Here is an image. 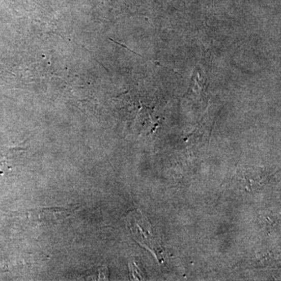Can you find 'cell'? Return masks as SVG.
Returning <instances> with one entry per match:
<instances>
[{
    "mask_svg": "<svg viewBox=\"0 0 281 281\" xmlns=\"http://www.w3.org/2000/svg\"><path fill=\"white\" fill-rule=\"evenodd\" d=\"M74 209L75 208L72 207L38 208L27 209L21 213V216L32 224H58L59 222L68 218Z\"/></svg>",
    "mask_w": 281,
    "mask_h": 281,
    "instance_id": "obj_1",
    "label": "cell"
},
{
    "mask_svg": "<svg viewBox=\"0 0 281 281\" xmlns=\"http://www.w3.org/2000/svg\"><path fill=\"white\" fill-rule=\"evenodd\" d=\"M25 149L21 147L0 149V175L8 174L20 165Z\"/></svg>",
    "mask_w": 281,
    "mask_h": 281,
    "instance_id": "obj_2",
    "label": "cell"
}]
</instances>
